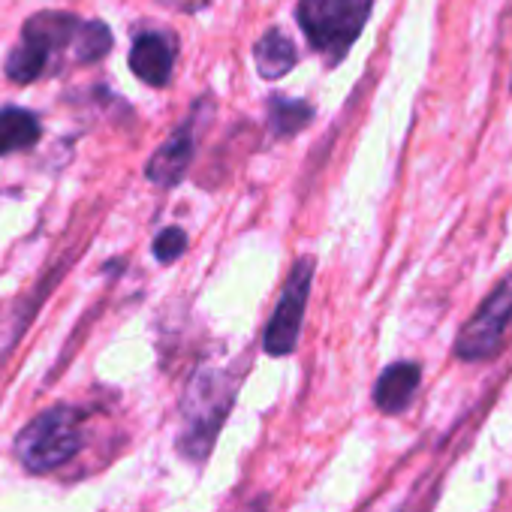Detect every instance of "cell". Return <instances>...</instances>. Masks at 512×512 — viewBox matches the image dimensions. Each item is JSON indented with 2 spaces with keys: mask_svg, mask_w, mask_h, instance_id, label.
I'll use <instances>...</instances> for the list:
<instances>
[{
  "mask_svg": "<svg viewBox=\"0 0 512 512\" xmlns=\"http://www.w3.org/2000/svg\"><path fill=\"white\" fill-rule=\"evenodd\" d=\"M43 139V121L25 106H0V157L22 154Z\"/></svg>",
  "mask_w": 512,
  "mask_h": 512,
  "instance_id": "obj_10",
  "label": "cell"
},
{
  "mask_svg": "<svg viewBox=\"0 0 512 512\" xmlns=\"http://www.w3.org/2000/svg\"><path fill=\"white\" fill-rule=\"evenodd\" d=\"M311 281H314V260H299L296 269L290 272L287 284H284L275 317L269 320L266 335H263V347L269 356H290L296 350L302 320H305L308 293H311Z\"/></svg>",
  "mask_w": 512,
  "mask_h": 512,
  "instance_id": "obj_6",
  "label": "cell"
},
{
  "mask_svg": "<svg viewBox=\"0 0 512 512\" xmlns=\"http://www.w3.org/2000/svg\"><path fill=\"white\" fill-rule=\"evenodd\" d=\"M184 250H187V232L181 226H169L154 238V256L160 263H175Z\"/></svg>",
  "mask_w": 512,
  "mask_h": 512,
  "instance_id": "obj_13",
  "label": "cell"
},
{
  "mask_svg": "<svg viewBox=\"0 0 512 512\" xmlns=\"http://www.w3.org/2000/svg\"><path fill=\"white\" fill-rule=\"evenodd\" d=\"M175 61H178V37L172 31L154 28V31H142L133 37L127 64H130V73L148 88H166L172 82Z\"/></svg>",
  "mask_w": 512,
  "mask_h": 512,
  "instance_id": "obj_7",
  "label": "cell"
},
{
  "mask_svg": "<svg viewBox=\"0 0 512 512\" xmlns=\"http://www.w3.org/2000/svg\"><path fill=\"white\" fill-rule=\"evenodd\" d=\"M235 383L223 368H199L181 398V431H178V449L190 461H205L214 437L232 407Z\"/></svg>",
  "mask_w": 512,
  "mask_h": 512,
  "instance_id": "obj_2",
  "label": "cell"
},
{
  "mask_svg": "<svg viewBox=\"0 0 512 512\" xmlns=\"http://www.w3.org/2000/svg\"><path fill=\"white\" fill-rule=\"evenodd\" d=\"M509 326H512V275L485 299V305L461 329V335L455 341V353L464 362L488 359L500 350Z\"/></svg>",
  "mask_w": 512,
  "mask_h": 512,
  "instance_id": "obj_5",
  "label": "cell"
},
{
  "mask_svg": "<svg viewBox=\"0 0 512 512\" xmlns=\"http://www.w3.org/2000/svg\"><path fill=\"white\" fill-rule=\"evenodd\" d=\"M82 446H85V413L58 404L37 413L16 434L13 452L28 473L46 476L64 467L67 461H73Z\"/></svg>",
  "mask_w": 512,
  "mask_h": 512,
  "instance_id": "obj_3",
  "label": "cell"
},
{
  "mask_svg": "<svg viewBox=\"0 0 512 512\" xmlns=\"http://www.w3.org/2000/svg\"><path fill=\"white\" fill-rule=\"evenodd\" d=\"M253 61H256V73H260L263 79L278 82L296 67L299 52L281 28H269L253 46Z\"/></svg>",
  "mask_w": 512,
  "mask_h": 512,
  "instance_id": "obj_11",
  "label": "cell"
},
{
  "mask_svg": "<svg viewBox=\"0 0 512 512\" xmlns=\"http://www.w3.org/2000/svg\"><path fill=\"white\" fill-rule=\"evenodd\" d=\"M193 151H196V109H193V115L151 154V160H148V166H145V175H148V181L151 184H157V187H175L184 175H187V169H190V163H193Z\"/></svg>",
  "mask_w": 512,
  "mask_h": 512,
  "instance_id": "obj_8",
  "label": "cell"
},
{
  "mask_svg": "<svg viewBox=\"0 0 512 512\" xmlns=\"http://www.w3.org/2000/svg\"><path fill=\"white\" fill-rule=\"evenodd\" d=\"M314 118V109L305 100H287V97H272L269 100V124L275 136H296L305 130Z\"/></svg>",
  "mask_w": 512,
  "mask_h": 512,
  "instance_id": "obj_12",
  "label": "cell"
},
{
  "mask_svg": "<svg viewBox=\"0 0 512 512\" xmlns=\"http://www.w3.org/2000/svg\"><path fill=\"white\" fill-rule=\"evenodd\" d=\"M419 377H422V371H419L416 362H395V365H389L380 374L377 386H374L377 407L383 413H392V416L395 413H404L407 404L413 401L416 389H419Z\"/></svg>",
  "mask_w": 512,
  "mask_h": 512,
  "instance_id": "obj_9",
  "label": "cell"
},
{
  "mask_svg": "<svg viewBox=\"0 0 512 512\" xmlns=\"http://www.w3.org/2000/svg\"><path fill=\"white\" fill-rule=\"evenodd\" d=\"M115 34L103 19H82L70 10L31 13L19 40L4 58V76L13 85H34L67 73L70 67H91L109 58Z\"/></svg>",
  "mask_w": 512,
  "mask_h": 512,
  "instance_id": "obj_1",
  "label": "cell"
},
{
  "mask_svg": "<svg viewBox=\"0 0 512 512\" xmlns=\"http://www.w3.org/2000/svg\"><path fill=\"white\" fill-rule=\"evenodd\" d=\"M374 10V0H299L296 22L317 55L341 64L356 46Z\"/></svg>",
  "mask_w": 512,
  "mask_h": 512,
  "instance_id": "obj_4",
  "label": "cell"
}]
</instances>
